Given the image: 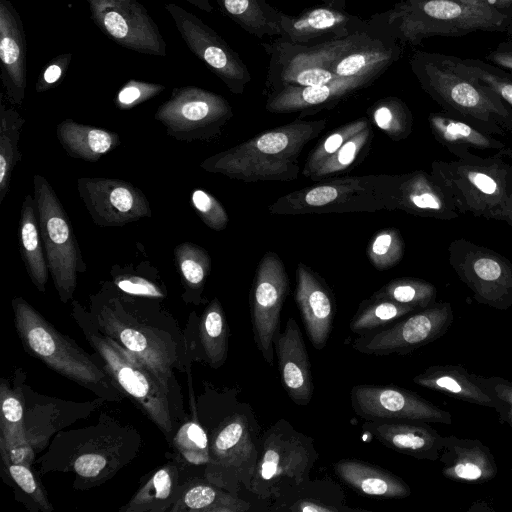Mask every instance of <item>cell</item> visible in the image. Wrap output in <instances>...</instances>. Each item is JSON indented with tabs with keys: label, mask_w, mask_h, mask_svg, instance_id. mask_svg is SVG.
Here are the masks:
<instances>
[{
	"label": "cell",
	"mask_w": 512,
	"mask_h": 512,
	"mask_svg": "<svg viewBox=\"0 0 512 512\" xmlns=\"http://www.w3.org/2000/svg\"><path fill=\"white\" fill-rule=\"evenodd\" d=\"M12 480L21 490L32 498L36 505L44 512H51L53 507L45 491L36 479L30 466L21 463H4Z\"/></svg>",
	"instance_id": "9f6ffc18"
},
{
	"label": "cell",
	"mask_w": 512,
	"mask_h": 512,
	"mask_svg": "<svg viewBox=\"0 0 512 512\" xmlns=\"http://www.w3.org/2000/svg\"><path fill=\"white\" fill-rule=\"evenodd\" d=\"M412 381L418 386L464 402L494 410L497 406L493 397L462 365H432L415 375Z\"/></svg>",
	"instance_id": "4dcf8cb0"
},
{
	"label": "cell",
	"mask_w": 512,
	"mask_h": 512,
	"mask_svg": "<svg viewBox=\"0 0 512 512\" xmlns=\"http://www.w3.org/2000/svg\"><path fill=\"white\" fill-rule=\"evenodd\" d=\"M505 222L508 223L512 227V183L510 185V190H509V195H508Z\"/></svg>",
	"instance_id": "e7e4bbea"
},
{
	"label": "cell",
	"mask_w": 512,
	"mask_h": 512,
	"mask_svg": "<svg viewBox=\"0 0 512 512\" xmlns=\"http://www.w3.org/2000/svg\"><path fill=\"white\" fill-rule=\"evenodd\" d=\"M208 434L205 479L238 495L250 490L261 446V427L252 407L233 400L227 414Z\"/></svg>",
	"instance_id": "9c48e42d"
},
{
	"label": "cell",
	"mask_w": 512,
	"mask_h": 512,
	"mask_svg": "<svg viewBox=\"0 0 512 512\" xmlns=\"http://www.w3.org/2000/svg\"><path fill=\"white\" fill-rule=\"evenodd\" d=\"M164 90V85L131 79L120 88L114 103L120 110H129L156 97Z\"/></svg>",
	"instance_id": "6f0895ef"
},
{
	"label": "cell",
	"mask_w": 512,
	"mask_h": 512,
	"mask_svg": "<svg viewBox=\"0 0 512 512\" xmlns=\"http://www.w3.org/2000/svg\"><path fill=\"white\" fill-rule=\"evenodd\" d=\"M511 149L489 157L470 153L455 161L435 160L431 175L459 214L505 221L512 183V166L505 160Z\"/></svg>",
	"instance_id": "5b68a950"
},
{
	"label": "cell",
	"mask_w": 512,
	"mask_h": 512,
	"mask_svg": "<svg viewBox=\"0 0 512 512\" xmlns=\"http://www.w3.org/2000/svg\"><path fill=\"white\" fill-rule=\"evenodd\" d=\"M0 451L3 463H21L28 466L33 460V449L24 425V406L21 396L2 380L0 388Z\"/></svg>",
	"instance_id": "1f68e13d"
},
{
	"label": "cell",
	"mask_w": 512,
	"mask_h": 512,
	"mask_svg": "<svg viewBox=\"0 0 512 512\" xmlns=\"http://www.w3.org/2000/svg\"><path fill=\"white\" fill-rule=\"evenodd\" d=\"M270 510L292 512H355L340 487L327 479L308 480L272 500Z\"/></svg>",
	"instance_id": "836d02e7"
},
{
	"label": "cell",
	"mask_w": 512,
	"mask_h": 512,
	"mask_svg": "<svg viewBox=\"0 0 512 512\" xmlns=\"http://www.w3.org/2000/svg\"><path fill=\"white\" fill-rule=\"evenodd\" d=\"M188 3L194 5L195 7L199 8L200 10H203L207 13H210L213 11V6L210 3L209 0H185Z\"/></svg>",
	"instance_id": "be15d7a7"
},
{
	"label": "cell",
	"mask_w": 512,
	"mask_h": 512,
	"mask_svg": "<svg viewBox=\"0 0 512 512\" xmlns=\"http://www.w3.org/2000/svg\"><path fill=\"white\" fill-rule=\"evenodd\" d=\"M455 61L463 72L492 89L512 107V76L508 72L481 59L455 56Z\"/></svg>",
	"instance_id": "681fc988"
},
{
	"label": "cell",
	"mask_w": 512,
	"mask_h": 512,
	"mask_svg": "<svg viewBox=\"0 0 512 512\" xmlns=\"http://www.w3.org/2000/svg\"><path fill=\"white\" fill-rule=\"evenodd\" d=\"M417 310L420 309L411 305L368 298L360 303L351 318L349 329L358 336L365 335L386 327Z\"/></svg>",
	"instance_id": "ee69618b"
},
{
	"label": "cell",
	"mask_w": 512,
	"mask_h": 512,
	"mask_svg": "<svg viewBox=\"0 0 512 512\" xmlns=\"http://www.w3.org/2000/svg\"><path fill=\"white\" fill-rule=\"evenodd\" d=\"M176 450L190 464L206 465L209 461L207 432L196 421L184 423L173 437Z\"/></svg>",
	"instance_id": "816d5d0a"
},
{
	"label": "cell",
	"mask_w": 512,
	"mask_h": 512,
	"mask_svg": "<svg viewBox=\"0 0 512 512\" xmlns=\"http://www.w3.org/2000/svg\"><path fill=\"white\" fill-rule=\"evenodd\" d=\"M319 459L314 439L281 418L261 437L256 469L249 492L261 500H274L310 480Z\"/></svg>",
	"instance_id": "30bf717a"
},
{
	"label": "cell",
	"mask_w": 512,
	"mask_h": 512,
	"mask_svg": "<svg viewBox=\"0 0 512 512\" xmlns=\"http://www.w3.org/2000/svg\"><path fill=\"white\" fill-rule=\"evenodd\" d=\"M473 376L496 401V412L512 429V382L500 376Z\"/></svg>",
	"instance_id": "11a10c76"
},
{
	"label": "cell",
	"mask_w": 512,
	"mask_h": 512,
	"mask_svg": "<svg viewBox=\"0 0 512 512\" xmlns=\"http://www.w3.org/2000/svg\"><path fill=\"white\" fill-rule=\"evenodd\" d=\"M289 292V279L279 255L267 251L258 263L249 294L253 339L265 362L274 367L273 341Z\"/></svg>",
	"instance_id": "2e32d148"
},
{
	"label": "cell",
	"mask_w": 512,
	"mask_h": 512,
	"mask_svg": "<svg viewBox=\"0 0 512 512\" xmlns=\"http://www.w3.org/2000/svg\"><path fill=\"white\" fill-rule=\"evenodd\" d=\"M112 460V448H87L76 455L72 467L79 477L96 480L111 470Z\"/></svg>",
	"instance_id": "db71d44e"
},
{
	"label": "cell",
	"mask_w": 512,
	"mask_h": 512,
	"mask_svg": "<svg viewBox=\"0 0 512 512\" xmlns=\"http://www.w3.org/2000/svg\"><path fill=\"white\" fill-rule=\"evenodd\" d=\"M362 430L385 447L419 460H438L445 440L428 423L420 421H365Z\"/></svg>",
	"instance_id": "484cf974"
},
{
	"label": "cell",
	"mask_w": 512,
	"mask_h": 512,
	"mask_svg": "<svg viewBox=\"0 0 512 512\" xmlns=\"http://www.w3.org/2000/svg\"><path fill=\"white\" fill-rule=\"evenodd\" d=\"M77 191L92 221L99 227H119L150 218L146 195L132 183L115 178L81 177Z\"/></svg>",
	"instance_id": "d6986e66"
},
{
	"label": "cell",
	"mask_w": 512,
	"mask_h": 512,
	"mask_svg": "<svg viewBox=\"0 0 512 512\" xmlns=\"http://www.w3.org/2000/svg\"><path fill=\"white\" fill-rule=\"evenodd\" d=\"M261 45L269 55L266 96L284 88L320 85L338 77L323 67L314 46L292 44L279 37Z\"/></svg>",
	"instance_id": "ffe728a7"
},
{
	"label": "cell",
	"mask_w": 512,
	"mask_h": 512,
	"mask_svg": "<svg viewBox=\"0 0 512 512\" xmlns=\"http://www.w3.org/2000/svg\"><path fill=\"white\" fill-rule=\"evenodd\" d=\"M145 298L126 294L105 281L90 296L88 313L103 334L138 355L170 384L172 368L179 361L177 343L166 330L143 318Z\"/></svg>",
	"instance_id": "277c9868"
},
{
	"label": "cell",
	"mask_w": 512,
	"mask_h": 512,
	"mask_svg": "<svg viewBox=\"0 0 512 512\" xmlns=\"http://www.w3.org/2000/svg\"><path fill=\"white\" fill-rule=\"evenodd\" d=\"M398 174L327 178L279 197L268 207L275 215L393 211Z\"/></svg>",
	"instance_id": "ba28073f"
},
{
	"label": "cell",
	"mask_w": 512,
	"mask_h": 512,
	"mask_svg": "<svg viewBox=\"0 0 512 512\" xmlns=\"http://www.w3.org/2000/svg\"><path fill=\"white\" fill-rule=\"evenodd\" d=\"M394 210L444 221L459 217L451 199L424 170L398 174Z\"/></svg>",
	"instance_id": "4316f807"
},
{
	"label": "cell",
	"mask_w": 512,
	"mask_h": 512,
	"mask_svg": "<svg viewBox=\"0 0 512 512\" xmlns=\"http://www.w3.org/2000/svg\"><path fill=\"white\" fill-rule=\"evenodd\" d=\"M398 42L364 32L350 47L334 58L326 69L338 77L361 75L376 69L387 70L402 55Z\"/></svg>",
	"instance_id": "f546056e"
},
{
	"label": "cell",
	"mask_w": 512,
	"mask_h": 512,
	"mask_svg": "<svg viewBox=\"0 0 512 512\" xmlns=\"http://www.w3.org/2000/svg\"><path fill=\"white\" fill-rule=\"evenodd\" d=\"M438 460L443 465L442 474L456 482L481 484L498 473L494 455L478 439L446 436Z\"/></svg>",
	"instance_id": "83f0119b"
},
{
	"label": "cell",
	"mask_w": 512,
	"mask_h": 512,
	"mask_svg": "<svg viewBox=\"0 0 512 512\" xmlns=\"http://www.w3.org/2000/svg\"><path fill=\"white\" fill-rule=\"evenodd\" d=\"M375 36L417 46L434 36L459 37L477 31L512 39V19L463 0H398L367 19Z\"/></svg>",
	"instance_id": "6da1fadb"
},
{
	"label": "cell",
	"mask_w": 512,
	"mask_h": 512,
	"mask_svg": "<svg viewBox=\"0 0 512 512\" xmlns=\"http://www.w3.org/2000/svg\"><path fill=\"white\" fill-rule=\"evenodd\" d=\"M485 59L512 76V39L507 38L491 50Z\"/></svg>",
	"instance_id": "91938a15"
},
{
	"label": "cell",
	"mask_w": 512,
	"mask_h": 512,
	"mask_svg": "<svg viewBox=\"0 0 512 512\" xmlns=\"http://www.w3.org/2000/svg\"><path fill=\"white\" fill-rule=\"evenodd\" d=\"M373 138L371 125L346 141L329 157L309 179L320 181L351 169L364 150H368Z\"/></svg>",
	"instance_id": "7dc6e473"
},
{
	"label": "cell",
	"mask_w": 512,
	"mask_h": 512,
	"mask_svg": "<svg viewBox=\"0 0 512 512\" xmlns=\"http://www.w3.org/2000/svg\"><path fill=\"white\" fill-rule=\"evenodd\" d=\"M173 253L184 287L183 298L198 305L211 272V257L202 246L188 241L178 244Z\"/></svg>",
	"instance_id": "ab89813d"
},
{
	"label": "cell",
	"mask_w": 512,
	"mask_h": 512,
	"mask_svg": "<svg viewBox=\"0 0 512 512\" xmlns=\"http://www.w3.org/2000/svg\"><path fill=\"white\" fill-rule=\"evenodd\" d=\"M38 223L49 273L63 303L73 299L77 274L87 270L70 219L49 181L33 177Z\"/></svg>",
	"instance_id": "8fae6325"
},
{
	"label": "cell",
	"mask_w": 512,
	"mask_h": 512,
	"mask_svg": "<svg viewBox=\"0 0 512 512\" xmlns=\"http://www.w3.org/2000/svg\"><path fill=\"white\" fill-rule=\"evenodd\" d=\"M200 346L206 362L220 368L228 356L229 326L217 297L206 306L199 323Z\"/></svg>",
	"instance_id": "60d3db41"
},
{
	"label": "cell",
	"mask_w": 512,
	"mask_h": 512,
	"mask_svg": "<svg viewBox=\"0 0 512 512\" xmlns=\"http://www.w3.org/2000/svg\"><path fill=\"white\" fill-rule=\"evenodd\" d=\"M370 125L367 117L346 123L325 136L309 153L303 169V176L310 178L329 157L346 141Z\"/></svg>",
	"instance_id": "c3c4849f"
},
{
	"label": "cell",
	"mask_w": 512,
	"mask_h": 512,
	"mask_svg": "<svg viewBox=\"0 0 512 512\" xmlns=\"http://www.w3.org/2000/svg\"><path fill=\"white\" fill-rule=\"evenodd\" d=\"M354 413L364 421L410 420L450 425L451 414L420 395L395 385L357 384L350 391Z\"/></svg>",
	"instance_id": "ac0fdd59"
},
{
	"label": "cell",
	"mask_w": 512,
	"mask_h": 512,
	"mask_svg": "<svg viewBox=\"0 0 512 512\" xmlns=\"http://www.w3.org/2000/svg\"><path fill=\"white\" fill-rule=\"evenodd\" d=\"M273 345L284 390L296 405L307 406L314 392L311 362L302 331L294 318H288L284 331L276 335Z\"/></svg>",
	"instance_id": "cb8c5ba5"
},
{
	"label": "cell",
	"mask_w": 512,
	"mask_h": 512,
	"mask_svg": "<svg viewBox=\"0 0 512 512\" xmlns=\"http://www.w3.org/2000/svg\"><path fill=\"white\" fill-rule=\"evenodd\" d=\"M0 204L9 192L12 172L22 156L19 139L24 117L13 107H7L0 94Z\"/></svg>",
	"instance_id": "b9f144b4"
},
{
	"label": "cell",
	"mask_w": 512,
	"mask_h": 512,
	"mask_svg": "<svg viewBox=\"0 0 512 512\" xmlns=\"http://www.w3.org/2000/svg\"><path fill=\"white\" fill-rule=\"evenodd\" d=\"M71 60V53H63L52 58L41 71L36 81V92L43 93L57 86L64 78Z\"/></svg>",
	"instance_id": "680465c9"
},
{
	"label": "cell",
	"mask_w": 512,
	"mask_h": 512,
	"mask_svg": "<svg viewBox=\"0 0 512 512\" xmlns=\"http://www.w3.org/2000/svg\"><path fill=\"white\" fill-rule=\"evenodd\" d=\"M323 4L338 8L345 9L346 8V0H320Z\"/></svg>",
	"instance_id": "03108f58"
},
{
	"label": "cell",
	"mask_w": 512,
	"mask_h": 512,
	"mask_svg": "<svg viewBox=\"0 0 512 512\" xmlns=\"http://www.w3.org/2000/svg\"><path fill=\"white\" fill-rule=\"evenodd\" d=\"M183 488L184 485H179V472L176 466L166 465L158 469L120 511H170Z\"/></svg>",
	"instance_id": "8d00e7d4"
},
{
	"label": "cell",
	"mask_w": 512,
	"mask_h": 512,
	"mask_svg": "<svg viewBox=\"0 0 512 512\" xmlns=\"http://www.w3.org/2000/svg\"><path fill=\"white\" fill-rule=\"evenodd\" d=\"M220 11L241 29L259 39L280 36L282 12L267 0H216Z\"/></svg>",
	"instance_id": "74e56055"
},
{
	"label": "cell",
	"mask_w": 512,
	"mask_h": 512,
	"mask_svg": "<svg viewBox=\"0 0 512 512\" xmlns=\"http://www.w3.org/2000/svg\"><path fill=\"white\" fill-rule=\"evenodd\" d=\"M448 262L471 290L474 300L498 310L512 306V262L498 252L465 238L448 246Z\"/></svg>",
	"instance_id": "4fadbf2b"
},
{
	"label": "cell",
	"mask_w": 512,
	"mask_h": 512,
	"mask_svg": "<svg viewBox=\"0 0 512 512\" xmlns=\"http://www.w3.org/2000/svg\"><path fill=\"white\" fill-rule=\"evenodd\" d=\"M409 66L420 87L444 112L491 135L512 134V107L463 72L455 56L418 50Z\"/></svg>",
	"instance_id": "7a4b0ae2"
},
{
	"label": "cell",
	"mask_w": 512,
	"mask_h": 512,
	"mask_svg": "<svg viewBox=\"0 0 512 512\" xmlns=\"http://www.w3.org/2000/svg\"><path fill=\"white\" fill-rule=\"evenodd\" d=\"M453 321L451 304L435 302L386 327L357 336L352 348L366 355H406L442 337Z\"/></svg>",
	"instance_id": "5bb4252c"
},
{
	"label": "cell",
	"mask_w": 512,
	"mask_h": 512,
	"mask_svg": "<svg viewBox=\"0 0 512 512\" xmlns=\"http://www.w3.org/2000/svg\"><path fill=\"white\" fill-rule=\"evenodd\" d=\"M251 504L208 480L188 482L171 512H246Z\"/></svg>",
	"instance_id": "f35d334b"
},
{
	"label": "cell",
	"mask_w": 512,
	"mask_h": 512,
	"mask_svg": "<svg viewBox=\"0 0 512 512\" xmlns=\"http://www.w3.org/2000/svg\"><path fill=\"white\" fill-rule=\"evenodd\" d=\"M327 120L294 121L264 131L200 163L203 170L247 183L298 178L304 147L326 127Z\"/></svg>",
	"instance_id": "3957f363"
},
{
	"label": "cell",
	"mask_w": 512,
	"mask_h": 512,
	"mask_svg": "<svg viewBox=\"0 0 512 512\" xmlns=\"http://www.w3.org/2000/svg\"><path fill=\"white\" fill-rule=\"evenodd\" d=\"M512 19V0H463Z\"/></svg>",
	"instance_id": "94428289"
},
{
	"label": "cell",
	"mask_w": 512,
	"mask_h": 512,
	"mask_svg": "<svg viewBox=\"0 0 512 512\" xmlns=\"http://www.w3.org/2000/svg\"><path fill=\"white\" fill-rule=\"evenodd\" d=\"M339 480L358 494L375 499H404L411 488L404 479L373 463L344 458L332 465Z\"/></svg>",
	"instance_id": "f1b7e54d"
},
{
	"label": "cell",
	"mask_w": 512,
	"mask_h": 512,
	"mask_svg": "<svg viewBox=\"0 0 512 512\" xmlns=\"http://www.w3.org/2000/svg\"><path fill=\"white\" fill-rule=\"evenodd\" d=\"M90 17L119 46L165 57L166 42L147 9L138 0H86Z\"/></svg>",
	"instance_id": "e0dca14e"
},
{
	"label": "cell",
	"mask_w": 512,
	"mask_h": 512,
	"mask_svg": "<svg viewBox=\"0 0 512 512\" xmlns=\"http://www.w3.org/2000/svg\"><path fill=\"white\" fill-rule=\"evenodd\" d=\"M367 112L374 125L393 141L405 140L412 133V112L398 97L389 96L379 99Z\"/></svg>",
	"instance_id": "f6af8a7d"
},
{
	"label": "cell",
	"mask_w": 512,
	"mask_h": 512,
	"mask_svg": "<svg viewBox=\"0 0 512 512\" xmlns=\"http://www.w3.org/2000/svg\"><path fill=\"white\" fill-rule=\"evenodd\" d=\"M190 203L202 222L214 231H223L229 223L228 214L212 194L195 189L191 192Z\"/></svg>",
	"instance_id": "f5cc1de1"
},
{
	"label": "cell",
	"mask_w": 512,
	"mask_h": 512,
	"mask_svg": "<svg viewBox=\"0 0 512 512\" xmlns=\"http://www.w3.org/2000/svg\"><path fill=\"white\" fill-rule=\"evenodd\" d=\"M386 70L376 69L349 77H337L327 83L306 87H288L267 97L265 108L271 113L301 112L302 115L331 108L353 93L369 86Z\"/></svg>",
	"instance_id": "7402d4cb"
},
{
	"label": "cell",
	"mask_w": 512,
	"mask_h": 512,
	"mask_svg": "<svg viewBox=\"0 0 512 512\" xmlns=\"http://www.w3.org/2000/svg\"><path fill=\"white\" fill-rule=\"evenodd\" d=\"M111 275L113 284L126 294L159 300L167 296L158 271L148 261L136 266L114 265Z\"/></svg>",
	"instance_id": "7bdbcfd3"
},
{
	"label": "cell",
	"mask_w": 512,
	"mask_h": 512,
	"mask_svg": "<svg viewBox=\"0 0 512 512\" xmlns=\"http://www.w3.org/2000/svg\"><path fill=\"white\" fill-rule=\"evenodd\" d=\"M0 78L7 99L20 106L27 87L26 36L17 10L0 0Z\"/></svg>",
	"instance_id": "d4e9b609"
},
{
	"label": "cell",
	"mask_w": 512,
	"mask_h": 512,
	"mask_svg": "<svg viewBox=\"0 0 512 512\" xmlns=\"http://www.w3.org/2000/svg\"><path fill=\"white\" fill-rule=\"evenodd\" d=\"M56 137L70 157L88 162L98 161L121 144L116 132L72 119H64L57 125Z\"/></svg>",
	"instance_id": "e575fe53"
},
{
	"label": "cell",
	"mask_w": 512,
	"mask_h": 512,
	"mask_svg": "<svg viewBox=\"0 0 512 512\" xmlns=\"http://www.w3.org/2000/svg\"><path fill=\"white\" fill-rule=\"evenodd\" d=\"M295 301L312 346L324 349L333 329L335 299L319 275L301 262L296 268Z\"/></svg>",
	"instance_id": "603a6c76"
},
{
	"label": "cell",
	"mask_w": 512,
	"mask_h": 512,
	"mask_svg": "<svg viewBox=\"0 0 512 512\" xmlns=\"http://www.w3.org/2000/svg\"><path fill=\"white\" fill-rule=\"evenodd\" d=\"M72 315L117 387L130 396L164 435L170 438L174 416L170 384L138 355L103 334L88 311L76 300L72 301Z\"/></svg>",
	"instance_id": "8992f818"
},
{
	"label": "cell",
	"mask_w": 512,
	"mask_h": 512,
	"mask_svg": "<svg viewBox=\"0 0 512 512\" xmlns=\"http://www.w3.org/2000/svg\"><path fill=\"white\" fill-rule=\"evenodd\" d=\"M367 20L328 5L314 6L297 16L282 12L279 38L297 45L314 46L368 31Z\"/></svg>",
	"instance_id": "44dd1931"
},
{
	"label": "cell",
	"mask_w": 512,
	"mask_h": 512,
	"mask_svg": "<svg viewBox=\"0 0 512 512\" xmlns=\"http://www.w3.org/2000/svg\"><path fill=\"white\" fill-rule=\"evenodd\" d=\"M233 117L230 103L221 95L197 86L173 88L154 118L178 141H212Z\"/></svg>",
	"instance_id": "7c38bea8"
},
{
	"label": "cell",
	"mask_w": 512,
	"mask_h": 512,
	"mask_svg": "<svg viewBox=\"0 0 512 512\" xmlns=\"http://www.w3.org/2000/svg\"><path fill=\"white\" fill-rule=\"evenodd\" d=\"M19 245L22 260L30 280L40 292H45L49 268L41 238L34 196L26 195L20 211Z\"/></svg>",
	"instance_id": "d590c367"
},
{
	"label": "cell",
	"mask_w": 512,
	"mask_h": 512,
	"mask_svg": "<svg viewBox=\"0 0 512 512\" xmlns=\"http://www.w3.org/2000/svg\"><path fill=\"white\" fill-rule=\"evenodd\" d=\"M431 133L436 141L457 158L471 152L469 149L502 151L508 149L501 140L446 112L428 115Z\"/></svg>",
	"instance_id": "d6a6232c"
},
{
	"label": "cell",
	"mask_w": 512,
	"mask_h": 512,
	"mask_svg": "<svg viewBox=\"0 0 512 512\" xmlns=\"http://www.w3.org/2000/svg\"><path fill=\"white\" fill-rule=\"evenodd\" d=\"M16 331L26 351L62 376L110 401L123 394L104 368L71 338L60 333L22 297L12 300Z\"/></svg>",
	"instance_id": "52a82bcc"
},
{
	"label": "cell",
	"mask_w": 512,
	"mask_h": 512,
	"mask_svg": "<svg viewBox=\"0 0 512 512\" xmlns=\"http://www.w3.org/2000/svg\"><path fill=\"white\" fill-rule=\"evenodd\" d=\"M405 243L396 228L378 231L369 241L367 256L370 263L379 271L396 266L404 256Z\"/></svg>",
	"instance_id": "f907efd6"
},
{
	"label": "cell",
	"mask_w": 512,
	"mask_h": 512,
	"mask_svg": "<svg viewBox=\"0 0 512 512\" xmlns=\"http://www.w3.org/2000/svg\"><path fill=\"white\" fill-rule=\"evenodd\" d=\"M436 287L423 279L396 278L375 291L371 299H384L424 309L436 302Z\"/></svg>",
	"instance_id": "bcb514c9"
},
{
	"label": "cell",
	"mask_w": 512,
	"mask_h": 512,
	"mask_svg": "<svg viewBox=\"0 0 512 512\" xmlns=\"http://www.w3.org/2000/svg\"><path fill=\"white\" fill-rule=\"evenodd\" d=\"M189 50L236 95L244 93L251 73L240 55L199 17L174 3L164 6Z\"/></svg>",
	"instance_id": "9a60e30c"
},
{
	"label": "cell",
	"mask_w": 512,
	"mask_h": 512,
	"mask_svg": "<svg viewBox=\"0 0 512 512\" xmlns=\"http://www.w3.org/2000/svg\"><path fill=\"white\" fill-rule=\"evenodd\" d=\"M468 512H494L495 510L485 501H475L467 510Z\"/></svg>",
	"instance_id": "6125c7cd"
}]
</instances>
